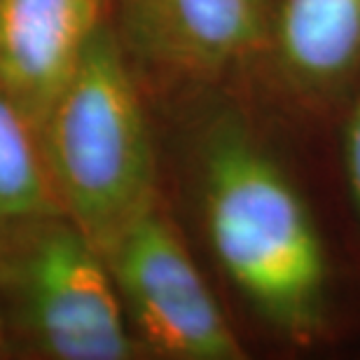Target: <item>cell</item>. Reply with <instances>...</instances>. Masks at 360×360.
<instances>
[{
	"instance_id": "6da1fadb",
	"label": "cell",
	"mask_w": 360,
	"mask_h": 360,
	"mask_svg": "<svg viewBox=\"0 0 360 360\" xmlns=\"http://www.w3.org/2000/svg\"><path fill=\"white\" fill-rule=\"evenodd\" d=\"M204 213L222 269L257 311L300 342L319 333L328 260L304 201L232 120L204 143Z\"/></svg>"
},
{
	"instance_id": "7a4b0ae2",
	"label": "cell",
	"mask_w": 360,
	"mask_h": 360,
	"mask_svg": "<svg viewBox=\"0 0 360 360\" xmlns=\"http://www.w3.org/2000/svg\"><path fill=\"white\" fill-rule=\"evenodd\" d=\"M38 131L56 204L105 255L155 206L148 122L124 54L105 26Z\"/></svg>"
},
{
	"instance_id": "3957f363",
	"label": "cell",
	"mask_w": 360,
	"mask_h": 360,
	"mask_svg": "<svg viewBox=\"0 0 360 360\" xmlns=\"http://www.w3.org/2000/svg\"><path fill=\"white\" fill-rule=\"evenodd\" d=\"M10 239L3 276L14 319L42 356L127 360L136 356L117 283L105 255L66 213L0 232Z\"/></svg>"
},
{
	"instance_id": "277c9868",
	"label": "cell",
	"mask_w": 360,
	"mask_h": 360,
	"mask_svg": "<svg viewBox=\"0 0 360 360\" xmlns=\"http://www.w3.org/2000/svg\"><path fill=\"white\" fill-rule=\"evenodd\" d=\"M136 342L176 360H239L246 351L174 225L153 206L105 253Z\"/></svg>"
},
{
	"instance_id": "5b68a950",
	"label": "cell",
	"mask_w": 360,
	"mask_h": 360,
	"mask_svg": "<svg viewBox=\"0 0 360 360\" xmlns=\"http://www.w3.org/2000/svg\"><path fill=\"white\" fill-rule=\"evenodd\" d=\"M108 0H0V87L35 127L73 77Z\"/></svg>"
},
{
	"instance_id": "8992f818",
	"label": "cell",
	"mask_w": 360,
	"mask_h": 360,
	"mask_svg": "<svg viewBox=\"0 0 360 360\" xmlns=\"http://www.w3.org/2000/svg\"><path fill=\"white\" fill-rule=\"evenodd\" d=\"M127 24L153 59L215 73L260 45L264 10L262 0H127Z\"/></svg>"
},
{
	"instance_id": "52a82bcc",
	"label": "cell",
	"mask_w": 360,
	"mask_h": 360,
	"mask_svg": "<svg viewBox=\"0 0 360 360\" xmlns=\"http://www.w3.org/2000/svg\"><path fill=\"white\" fill-rule=\"evenodd\" d=\"M276 42L295 84L328 91L360 61V0H283Z\"/></svg>"
},
{
	"instance_id": "ba28073f",
	"label": "cell",
	"mask_w": 360,
	"mask_h": 360,
	"mask_svg": "<svg viewBox=\"0 0 360 360\" xmlns=\"http://www.w3.org/2000/svg\"><path fill=\"white\" fill-rule=\"evenodd\" d=\"M59 211L38 127L0 87V232Z\"/></svg>"
},
{
	"instance_id": "9c48e42d",
	"label": "cell",
	"mask_w": 360,
	"mask_h": 360,
	"mask_svg": "<svg viewBox=\"0 0 360 360\" xmlns=\"http://www.w3.org/2000/svg\"><path fill=\"white\" fill-rule=\"evenodd\" d=\"M344 171H347L349 192L360 215V98L351 112L347 124V139H344Z\"/></svg>"
},
{
	"instance_id": "30bf717a",
	"label": "cell",
	"mask_w": 360,
	"mask_h": 360,
	"mask_svg": "<svg viewBox=\"0 0 360 360\" xmlns=\"http://www.w3.org/2000/svg\"><path fill=\"white\" fill-rule=\"evenodd\" d=\"M3 342H5V326H3V314H0V351H3Z\"/></svg>"
}]
</instances>
